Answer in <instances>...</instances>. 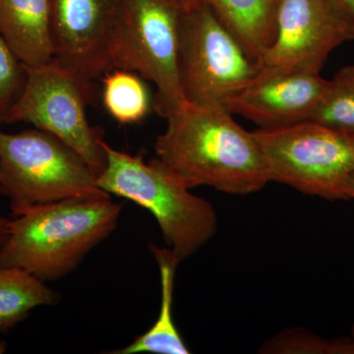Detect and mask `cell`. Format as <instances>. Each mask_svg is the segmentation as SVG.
<instances>
[{"mask_svg":"<svg viewBox=\"0 0 354 354\" xmlns=\"http://www.w3.org/2000/svg\"><path fill=\"white\" fill-rule=\"evenodd\" d=\"M260 69L207 2L183 10L179 28V79L186 102L223 104L250 82Z\"/></svg>","mask_w":354,"mask_h":354,"instance_id":"obj_8","label":"cell"},{"mask_svg":"<svg viewBox=\"0 0 354 354\" xmlns=\"http://www.w3.org/2000/svg\"><path fill=\"white\" fill-rule=\"evenodd\" d=\"M104 108L121 124L140 122L150 113L153 102L138 74L114 68L102 78Z\"/></svg>","mask_w":354,"mask_h":354,"instance_id":"obj_16","label":"cell"},{"mask_svg":"<svg viewBox=\"0 0 354 354\" xmlns=\"http://www.w3.org/2000/svg\"><path fill=\"white\" fill-rule=\"evenodd\" d=\"M0 193L11 214L71 198H111L83 158L55 135L35 128L0 130Z\"/></svg>","mask_w":354,"mask_h":354,"instance_id":"obj_4","label":"cell"},{"mask_svg":"<svg viewBox=\"0 0 354 354\" xmlns=\"http://www.w3.org/2000/svg\"><path fill=\"white\" fill-rule=\"evenodd\" d=\"M151 251L157 261L160 274V307L157 321L146 333L139 335L125 348L111 351L114 354H188L180 333L174 323V279L179 263L169 248L151 244Z\"/></svg>","mask_w":354,"mask_h":354,"instance_id":"obj_14","label":"cell"},{"mask_svg":"<svg viewBox=\"0 0 354 354\" xmlns=\"http://www.w3.org/2000/svg\"><path fill=\"white\" fill-rule=\"evenodd\" d=\"M318 72L261 67L250 82L223 104L260 128L309 121L329 87Z\"/></svg>","mask_w":354,"mask_h":354,"instance_id":"obj_11","label":"cell"},{"mask_svg":"<svg viewBox=\"0 0 354 354\" xmlns=\"http://www.w3.org/2000/svg\"><path fill=\"white\" fill-rule=\"evenodd\" d=\"M0 35L24 66L50 62V0H0Z\"/></svg>","mask_w":354,"mask_h":354,"instance_id":"obj_12","label":"cell"},{"mask_svg":"<svg viewBox=\"0 0 354 354\" xmlns=\"http://www.w3.org/2000/svg\"><path fill=\"white\" fill-rule=\"evenodd\" d=\"M248 57L259 62L276 38L278 0H206Z\"/></svg>","mask_w":354,"mask_h":354,"instance_id":"obj_13","label":"cell"},{"mask_svg":"<svg viewBox=\"0 0 354 354\" xmlns=\"http://www.w3.org/2000/svg\"><path fill=\"white\" fill-rule=\"evenodd\" d=\"M349 198H351V200L354 199V177L351 180V185H349Z\"/></svg>","mask_w":354,"mask_h":354,"instance_id":"obj_23","label":"cell"},{"mask_svg":"<svg viewBox=\"0 0 354 354\" xmlns=\"http://www.w3.org/2000/svg\"><path fill=\"white\" fill-rule=\"evenodd\" d=\"M59 298L57 291L24 270L0 266V332L6 334L32 310L53 306Z\"/></svg>","mask_w":354,"mask_h":354,"instance_id":"obj_15","label":"cell"},{"mask_svg":"<svg viewBox=\"0 0 354 354\" xmlns=\"http://www.w3.org/2000/svg\"><path fill=\"white\" fill-rule=\"evenodd\" d=\"M183 8L177 0H125V25L113 69L134 72L155 84L153 111L167 118L183 108L179 79V28Z\"/></svg>","mask_w":354,"mask_h":354,"instance_id":"obj_7","label":"cell"},{"mask_svg":"<svg viewBox=\"0 0 354 354\" xmlns=\"http://www.w3.org/2000/svg\"><path fill=\"white\" fill-rule=\"evenodd\" d=\"M102 146L106 164L97 185L148 209L179 264L215 236L218 216L213 205L192 194L158 158L146 162L143 153L121 152L104 140Z\"/></svg>","mask_w":354,"mask_h":354,"instance_id":"obj_3","label":"cell"},{"mask_svg":"<svg viewBox=\"0 0 354 354\" xmlns=\"http://www.w3.org/2000/svg\"><path fill=\"white\" fill-rule=\"evenodd\" d=\"M270 181L327 201H348L354 135L313 121L253 131Z\"/></svg>","mask_w":354,"mask_h":354,"instance_id":"obj_5","label":"cell"},{"mask_svg":"<svg viewBox=\"0 0 354 354\" xmlns=\"http://www.w3.org/2000/svg\"><path fill=\"white\" fill-rule=\"evenodd\" d=\"M354 39V17L335 0H278L276 38L261 67L320 73L330 53Z\"/></svg>","mask_w":354,"mask_h":354,"instance_id":"obj_10","label":"cell"},{"mask_svg":"<svg viewBox=\"0 0 354 354\" xmlns=\"http://www.w3.org/2000/svg\"><path fill=\"white\" fill-rule=\"evenodd\" d=\"M309 121L354 135V64L342 67Z\"/></svg>","mask_w":354,"mask_h":354,"instance_id":"obj_17","label":"cell"},{"mask_svg":"<svg viewBox=\"0 0 354 354\" xmlns=\"http://www.w3.org/2000/svg\"><path fill=\"white\" fill-rule=\"evenodd\" d=\"M7 351V344L6 341L0 342V354L6 353Z\"/></svg>","mask_w":354,"mask_h":354,"instance_id":"obj_24","label":"cell"},{"mask_svg":"<svg viewBox=\"0 0 354 354\" xmlns=\"http://www.w3.org/2000/svg\"><path fill=\"white\" fill-rule=\"evenodd\" d=\"M183 6V10H190L206 3V0H177Z\"/></svg>","mask_w":354,"mask_h":354,"instance_id":"obj_21","label":"cell"},{"mask_svg":"<svg viewBox=\"0 0 354 354\" xmlns=\"http://www.w3.org/2000/svg\"><path fill=\"white\" fill-rule=\"evenodd\" d=\"M123 206L111 198H71L28 209L10 220L0 266L44 283L64 278L113 234Z\"/></svg>","mask_w":354,"mask_h":354,"instance_id":"obj_2","label":"cell"},{"mask_svg":"<svg viewBox=\"0 0 354 354\" xmlns=\"http://www.w3.org/2000/svg\"><path fill=\"white\" fill-rule=\"evenodd\" d=\"M53 59L92 81L113 69L125 0H50Z\"/></svg>","mask_w":354,"mask_h":354,"instance_id":"obj_9","label":"cell"},{"mask_svg":"<svg viewBox=\"0 0 354 354\" xmlns=\"http://www.w3.org/2000/svg\"><path fill=\"white\" fill-rule=\"evenodd\" d=\"M24 87L0 123H30L55 135L78 153L95 176L106 164L101 129L88 123L87 106L93 101L92 81L53 59L27 67Z\"/></svg>","mask_w":354,"mask_h":354,"instance_id":"obj_6","label":"cell"},{"mask_svg":"<svg viewBox=\"0 0 354 354\" xmlns=\"http://www.w3.org/2000/svg\"><path fill=\"white\" fill-rule=\"evenodd\" d=\"M0 177H1V171H0ZM9 225H10V218L0 216V246L3 244L8 235Z\"/></svg>","mask_w":354,"mask_h":354,"instance_id":"obj_20","label":"cell"},{"mask_svg":"<svg viewBox=\"0 0 354 354\" xmlns=\"http://www.w3.org/2000/svg\"><path fill=\"white\" fill-rule=\"evenodd\" d=\"M266 354H354L351 337L325 339L302 328L283 330L262 344Z\"/></svg>","mask_w":354,"mask_h":354,"instance_id":"obj_18","label":"cell"},{"mask_svg":"<svg viewBox=\"0 0 354 354\" xmlns=\"http://www.w3.org/2000/svg\"><path fill=\"white\" fill-rule=\"evenodd\" d=\"M351 337L354 341V323H353V325L351 326Z\"/></svg>","mask_w":354,"mask_h":354,"instance_id":"obj_25","label":"cell"},{"mask_svg":"<svg viewBox=\"0 0 354 354\" xmlns=\"http://www.w3.org/2000/svg\"><path fill=\"white\" fill-rule=\"evenodd\" d=\"M346 11L354 17V0H335Z\"/></svg>","mask_w":354,"mask_h":354,"instance_id":"obj_22","label":"cell"},{"mask_svg":"<svg viewBox=\"0 0 354 354\" xmlns=\"http://www.w3.org/2000/svg\"><path fill=\"white\" fill-rule=\"evenodd\" d=\"M157 158L189 189L248 195L270 183L262 151L223 104H187L167 118Z\"/></svg>","mask_w":354,"mask_h":354,"instance_id":"obj_1","label":"cell"},{"mask_svg":"<svg viewBox=\"0 0 354 354\" xmlns=\"http://www.w3.org/2000/svg\"><path fill=\"white\" fill-rule=\"evenodd\" d=\"M26 81V70L0 35V121L17 101Z\"/></svg>","mask_w":354,"mask_h":354,"instance_id":"obj_19","label":"cell"}]
</instances>
